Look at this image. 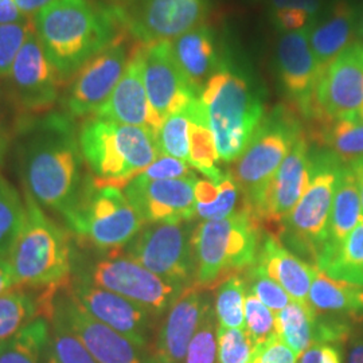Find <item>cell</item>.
I'll return each mask as SVG.
<instances>
[{"label":"cell","mask_w":363,"mask_h":363,"mask_svg":"<svg viewBox=\"0 0 363 363\" xmlns=\"http://www.w3.org/2000/svg\"><path fill=\"white\" fill-rule=\"evenodd\" d=\"M245 333L252 339L255 346L265 343L277 335L276 316L272 311L253 294L245 298Z\"/></svg>","instance_id":"40"},{"label":"cell","mask_w":363,"mask_h":363,"mask_svg":"<svg viewBox=\"0 0 363 363\" xmlns=\"http://www.w3.org/2000/svg\"><path fill=\"white\" fill-rule=\"evenodd\" d=\"M210 304L205 291L193 286L184 288L169 308L156 333L151 355L155 363H182L189 345Z\"/></svg>","instance_id":"22"},{"label":"cell","mask_w":363,"mask_h":363,"mask_svg":"<svg viewBox=\"0 0 363 363\" xmlns=\"http://www.w3.org/2000/svg\"><path fill=\"white\" fill-rule=\"evenodd\" d=\"M58 289L19 286L3 294L0 296V343L15 337L40 316L50 319Z\"/></svg>","instance_id":"27"},{"label":"cell","mask_w":363,"mask_h":363,"mask_svg":"<svg viewBox=\"0 0 363 363\" xmlns=\"http://www.w3.org/2000/svg\"><path fill=\"white\" fill-rule=\"evenodd\" d=\"M273 19L276 26L281 31H296L303 27L308 26L311 16L308 13L298 10H281L273 11Z\"/></svg>","instance_id":"48"},{"label":"cell","mask_w":363,"mask_h":363,"mask_svg":"<svg viewBox=\"0 0 363 363\" xmlns=\"http://www.w3.org/2000/svg\"><path fill=\"white\" fill-rule=\"evenodd\" d=\"M194 233L189 222L147 223L121 252L159 277L187 288L196 274Z\"/></svg>","instance_id":"11"},{"label":"cell","mask_w":363,"mask_h":363,"mask_svg":"<svg viewBox=\"0 0 363 363\" xmlns=\"http://www.w3.org/2000/svg\"><path fill=\"white\" fill-rule=\"evenodd\" d=\"M273 11L298 10L313 18L320 10V0H271Z\"/></svg>","instance_id":"49"},{"label":"cell","mask_w":363,"mask_h":363,"mask_svg":"<svg viewBox=\"0 0 363 363\" xmlns=\"http://www.w3.org/2000/svg\"><path fill=\"white\" fill-rule=\"evenodd\" d=\"M191 123H190V157L189 164L203 174L208 181L218 183L225 177L216 163L220 156L214 142V136L208 130L202 106L198 100L191 101L190 104Z\"/></svg>","instance_id":"32"},{"label":"cell","mask_w":363,"mask_h":363,"mask_svg":"<svg viewBox=\"0 0 363 363\" xmlns=\"http://www.w3.org/2000/svg\"><path fill=\"white\" fill-rule=\"evenodd\" d=\"M33 31L34 23L30 18L18 23L0 25V78H7L18 52Z\"/></svg>","instance_id":"41"},{"label":"cell","mask_w":363,"mask_h":363,"mask_svg":"<svg viewBox=\"0 0 363 363\" xmlns=\"http://www.w3.org/2000/svg\"><path fill=\"white\" fill-rule=\"evenodd\" d=\"M190 104L166 117L156 135L157 147L162 155L172 156L187 163L190 157Z\"/></svg>","instance_id":"37"},{"label":"cell","mask_w":363,"mask_h":363,"mask_svg":"<svg viewBox=\"0 0 363 363\" xmlns=\"http://www.w3.org/2000/svg\"><path fill=\"white\" fill-rule=\"evenodd\" d=\"M19 286L9 259H0V296L7 291Z\"/></svg>","instance_id":"53"},{"label":"cell","mask_w":363,"mask_h":363,"mask_svg":"<svg viewBox=\"0 0 363 363\" xmlns=\"http://www.w3.org/2000/svg\"><path fill=\"white\" fill-rule=\"evenodd\" d=\"M355 115L359 117V118H361V120L363 121V106L361 108V109H359V111H358V112H357V113H355Z\"/></svg>","instance_id":"58"},{"label":"cell","mask_w":363,"mask_h":363,"mask_svg":"<svg viewBox=\"0 0 363 363\" xmlns=\"http://www.w3.org/2000/svg\"><path fill=\"white\" fill-rule=\"evenodd\" d=\"M130 35V31L121 34L66 84L60 104L67 116L74 120L93 116L109 99L130 61L133 46Z\"/></svg>","instance_id":"12"},{"label":"cell","mask_w":363,"mask_h":363,"mask_svg":"<svg viewBox=\"0 0 363 363\" xmlns=\"http://www.w3.org/2000/svg\"><path fill=\"white\" fill-rule=\"evenodd\" d=\"M40 46L65 86L78 70L127 33L124 7L55 0L33 16Z\"/></svg>","instance_id":"2"},{"label":"cell","mask_w":363,"mask_h":363,"mask_svg":"<svg viewBox=\"0 0 363 363\" xmlns=\"http://www.w3.org/2000/svg\"><path fill=\"white\" fill-rule=\"evenodd\" d=\"M78 143L94 181L118 189L162 155L154 132L94 116L79 124Z\"/></svg>","instance_id":"4"},{"label":"cell","mask_w":363,"mask_h":363,"mask_svg":"<svg viewBox=\"0 0 363 363\" xmlns=\"http://www.w3.org/2000/svg\"><path fill=\"white\" fill-rule=\"evenodd\" d=\"M45 363H97L77 334L66 323L55 304L50 316V335Z\"/></svg>","instance_id":"35"},{"label":"cell","mask_w":363,"mask_h":363,"mask_svg":"<svg viewBox=\"0 0 363 363\" xmlns=\"http://www.w3.org/2000/svg\"><path fill=\"white\" fill-rule=\"evenodd\" d=\"M194 195L196 206L211 205L218 199L220 186L218 183H214V182L198 179L195 183Z\"/></svg>","instance_id":"50"},{"label":"cell","mask_w":363,"mask_h":363,"mask_svg":"<svg viewBox=\"0 0 363 363\" xmlns=\"http://www.w3.org/2000/svg\"><path fill=\"white\" fill-rule=\"evenodd\" d=\"M142 64L147 97L160 124L171 113L186 108L199 97L182 74L169 42L143 43Z\"/></svg>","instance_id":"20"},{"label":"cell","mask_w":363,"mask_h":363,"mask_svg":"<svg viewBox=\"0 0 363 363\" xmlns=\"http://www.w3.org/2000/svg\"><path fill=\"white\" fill-rule=\"evenodd\" d=\"M73 277L130 298L156 318L169 310L184 286L169 283L120 252L100 253L73 241Z\"/></svg>","instance_id":"8"},{"label":"cell","mask_w":363,"mask_h":363,"mask_svg":"<svg viewBox=\"0 0 363 363\" xmlns=\"http://www.w3.org/2000/svg\"><path fill=\"white\" fill-rule=\"evenodd\" d=\"M245 280L233 276L218 286L216 298V316L220 325L245 330Z\"/></svg>","instance_id":"38"},{"label":"cell","mask_w":363,"mask_h":363,"mask_svg":"<svg viewBox=\"0 0 363 363\" xmlns=\"http://www.w3.org/2000/svg\"><path fill=\"white\" fill-rule=\"evenodd\" d=\"M311 177V147L300 136L257 202L247 211L261 225L279 234L280 225L306 193Z\"/></svg>","instance_id":"15"},{"label":"cell","mask_w":363,"mask_h":363,"mask_svg":"<svg viewBox=\"0 0 363 363\" xmlns=\"http://www.w3.org/2000/svg\"><path fill=\"white\" fill-rule=\"evenodd\" d=\"M62 218L78 247L100 253L123 250L145 225L121 189L100 186L91 172Z\"/></svg>","instance_id":"6"},{"label":"cell","mask_w":363,"mask_h":363,"mask_svg":"<svg viewBox=\"0 0 363 363\" xmlns=\"http://www.w3.org/2000/svg\"><path fill=\"white\" fill-rule=\"evenodd\" d=\"M312 140L333 152L343 164L363 159V121L357 116L316 121Z\"/></svg>","instance_id":"30"},{"label":"cell","mask_w":363,"mask_h":363,"mask_svg":"<svg viewBox=\"0 0 363 363\" xmlns=\"http://www.w3.org/2000/svg\"><path fill=\"white\" fill-rule=\"evenodd\" d=\"M346 363H363V334L354 331L345 343Z\"/></svg>","instance_id":"52"},{"label":"cell","mask_w":363,"mask_h":363,"mask_svg":"<svg viewBox=\"0 0 363 363\" xmlns=\"http://www.w3.org/2000/svg\"><path fill=\"white\" fill-rule=\"evenodd\" d=\"M64 286L58 289L54 304L97 363H155L150 349L138 346L113 328L91 318L66 294Z\"/></svg>","instance_id":"18"},{"label":"cell","mask_w":363,"mask_h":363,"mask_svg":"<svg viewBox=\"0 0 363 363\" xmlns=\"http://www.w3.org/2000/svg\"><path fill=\"white\" fill-rule=\"evenodd\" d=\"M172 55L182 74L198 94L210 77L220 69V60L214 31L205 23L189 30L169 42Z\"/></svg>","instance_id":"24"},{"label":"cell","mask_w":363,"mask_h":363,"mask_svg":"<svg viewBox=\"0 0 363 363\" xmlns=\"http://www.w3.org/2000/svg\"><path fill=\"white\" fill-rule=\"evenodd\" d=\"M316 268L331 279L363 286V220L342 244L318 259Z\"/></svg>","instance_id":"31"},{"label":"cell","mask_w":363,"mask_h":363,"mask_svg":"<svg viewBox=\"0 0 363 363\" xmlns=\"http://www.w3.org/2000/svg\"><path fill=\"white\" fill-rule=\"evenodd\" d=\"M199 103L220 160L234 162L242 155L265 116L259 88L223 58L201 91Z\"/></svg>","instance_id":"3"},{"label":"cell","mask_w":363,"mask_h":363,"mask_svg":"<svg viewBox=\"0 0 363 363\" xmlns=\"http://www.w3.org/2000/svg\"><path fill=\"white\" fill-rule=\"evenodd\" d=\"M106 1H109V4H113V6H120V3L125 0H106Z\"/></svg>","instance_id":"57"},{"label":"cell","mask_w":363,"mask_h":363,"mask_svg":"<svg viewBox=\"0 0 363 363\" xmlns=\"http://www.w3.org/2000/svg\"><path fill=\"white\" fill-rule=\"evenodd\" d=\"M220 195L218 199L205 206H196V214L205 220H223L230 217L235 210L237 201L240 198V187L234 181L230 172L225 174V177L218 182Z\"/></svg>","instance_id":"44"},{"label":"cell","mask_w":363,"mask_h":363,"mask_svg":"<svg viewBox=\"0 0 363 363\" xmlns=\"http://www.w3.org/2000/svg\"><path fill=\"white\" fill-rule=\"evenodd\" d=\"M142 49L143 43L136 40L123 77L109 99L93 116L125 125L143 127L157 135L162 124L152 112L144 86Z\"/></svg>","instance_id":"23"},{"label":"cell","mask_w":363,"mask_h":363,"mask_svg":"<svg viewBox=\"0 0 363 363\" xmlns=\"http://www.w3.org/2000/svg\"><path fill=\"white\" fill-rule=\"evenodd\" d=\"M25 216L23 195L0 174V259H9Z\"/></svg>","instance_id":"36"},{"label":"cell","mask_w":363,"mask_h":363,"mask_svg":"<svg viewBox=\"0 0 363 363\" xmlns=\"http://www.w3.org/2000/svg\"><path fill=\"white\" fill-rule=\"evenodd\" d=\"M277 70L286 96L296 105L300 116L315 121L316 88L320 78L310 45V25L284 33L279 39Z\"/></svg>","instance_id":"19"},{"label":"cell","mask_w":363,"mask_h":363,"mask_svg":"<svg viewBox=\"0 0 363 363\" xmlns=\"http://www.w3.org/2000/svg\"><path fill=\"white\" fill-rule=\"evenodd\" d=\"M351 169H354L357 181H358V187H359V194H361V203H362V217H363V159H359L350 164Z\"/></svg>","instance_id":"56"},{"label":"cell","mask_w":363,"mask_h":363,"mask_svg":"<svg viewBox=\"0 0 363 363\" xmlns=\"http://www.w3.org/2000/svg\"><path fill=\"white\" fill-rule=\"evenodd\" d=\"M208 0H130L124 9L127 28L145 45L171 42L202 25Z\"/></svg>","instance_id":"16"},{"label":"cell","mask_w":363,"mask_h":363,"mask_svg":"<svg viewBox=\"0 0 363 363\" xmlns=\"http://www.w3.org/2000/svg\"><path fill=\"white\" fill-rule=\"evenodd\" d=\"M26 216L9 261L21 286L61 288L73 277V237L23 190Z\"/></svg>","instance_id":"5"},{"label":"cell","mask_w":363,"mask_h":363,"mask_svg":"<svg viewBox=\"0 0 363 363\" xmlns=\"http://www.w3.org/2000/svg\"><path fill=\"white\" fill-rule=\"evenodd\" d=\"M303 135L300 118L288 106L279 105L264 116L242 155L234 160L230 171L244 194V208H253Z\"/></svg>","instance_id":"10"},{"label":"cell","mask_w":363,"mask_h":363,"mask_svg":"<svg viewBox=\"0 0 363 363\" xmlns=\"http://www.w3.org/2000/svg\"><path fill=\"white\" fill-rule=\"evenodd\" d=\"M308 301L316 313L363 322V286L335 280L320 271L312 283Z\"/></svg>","instance_id":"29"},{"label":"cell","mask_w":363,"mask_h":363,"mask_svg":"<svg viewBox=\"0 0 363 363\" xmlns=\"http://www.w3.org/2000/svg\"><path fill=\"white\" fill-rule=\"evenodd\" d=\"M316 312L310 303L291 301L276 315L277 335L300 357L315 343Z\"/></svg>","instance_id":"33"},{"label":"cell","mask_w":363,"mask_h":363,"mask_svg":"<svg viewBox=\"0 0 363 363\" xmlns=\"http://www.w3.org/2000/svg\"><path fill=\"white\" fill-rule=\"evenodd\" d=\"M316 121L354 116L362 108V42L352 43L328 67L316 88Z\"/></svg>","instance_id":"21"},{"label":"cell","mask_w":363,"mask_h":363,"mask_svg":"<svg viewBox=\"0 0 363 363\" xmlns=\"http://www.w3.org/2000/svg\"><path fill=\"white\" fill-rule=\"evenodd\" d=\"M362 220V203L355 172L350 164H343L337 177V189L333 199L328 241L320 256L342 244Z\"/></svg>","instance_id":"28"},{"label":"cell","mask_w":363,"mask_h":363,"mask_svg":"<svg viewBox=\"0 0 363 363\" xmlns=\"http://www.w3.org/2000/svg\"><path fill=\"white\" fill-rule=\"evenodd\" d=\"M191 174L187 162L172 156L160 155L151 166L144 169L140 177L145 181H164L184 178Z\"/></svg>","instance_id":"45"},{"label":"cell","mask_w":363,"mask_h":363,"mask_svg":"<svg viewBox=\"0 0 363 363\" xmlns=\"http://www.w3.org/2000/svg\"><path fill=\"white\" fill-rule=\"evenodd\" d=\"M10 142H11V136L9 135V132L4 130V128H0V169L4 164L6 156H7V152H9Z\"/></svg>","instance_id":"55"},{"label":"cell","mask_w":363,"mask_h":363,"mask_svg":"<svg viewBox=\"0 0 363 363\" xmlns=\"http://www.w3.org/2000/svg\"><path fill=\"white\" fill-rule=\"evenodd\" d=\"M194 174L164 181H145L140 175L124 187V194L144 223H181L196 213Z\"/></svg>","instance_id":"17"},{"label":"cell","mask_w":363,"mask_h":363,"mask_svg":"<svg viewBox=\"0 0 363 363\" xmlns=\"http://www.w3.org/2000/svg\"><path fill=\"white\" fill-rule=\"evenodd\" d=\"M217 340L218 330L216 313L211 311V308H208L189 345L186 357L182 363H216Z\"/></svg>","instance_id":"39"},{"label":"cell","mask_w":363,"mask_h":363,"mask_svg":"<svg viewBox=\"0 0 363 363\" xmlns=\"http://www.w3.org/2000/svg\"><path fill=\"white\" fill-rule=\"evenodd\" d=\"M255 349L245 330L218 327V363H247Z\"/></svg>","instance_id":"42"},{"label":"cell","mask_w":363,"mask_h":363,"mask_svg":"<svg viewBox=\"0 0 363 363\" xmlns=\"http://www.w3.org/2000/svg\"><path fill=\"white\" fill-rule=\"evenodd\" d=\"M298 357L279 335L256 346L247 363H296Z\"/></svg>","instance_id":"46"},{"label":"cell","mask_w":363,"mask_h":363,"mask_svg":"<svg viewBox=\"0 0 363 363\" xmlns=\"http://www.w3.org/2000/svg\"><path fill=\"white\" fill-rule=\"evenodd\" d=\"M64 289L91 318L113 328L138 346L151 349L156 316L143 306L77 277H72Z\"/></svg>","instance_id":"14"},{"label":"cell","mask_w":363,"mask_h":363,"mask_svg":"<svg viewBox=\"0 0 363 363\" xmlns=\"http://www.w3.org/2000/svg\"><path fill=\"white\" fill-rule=\"evenodd\" d=\"M361 34H362V38H363V22H362V28H361ZM363 43V42H362Z\"/></svg>","instance_id":"60"},{"label":"cell","mask_w":363,"mask_h":363,"mask_svg":"<svg viewBox=\"0 0 363 363\" xmlns=\"http://www.w3.org/2000/svg\"><path fill=\"white\" fill-rule=\"evenodd\" d=\"M296 363H343L342 346L315 343L300 355Z\"/></svg>","instance_id":"47"},{"label":"cell","mask_w":363,"mask_h":363,"mask_svg":"<svg viewBox=\"0 0 363 363\" xmlns=\"http://www.w3.org/2000/svg\"><path fill=\"white\" fill-rule=\"evenodd\" d=\"M245 273L247 277L244 280L250 294L257 296L271 311L280 312L291 303L284 288L261 272L256 265Z\"/></svg>","instance_id":"43"},{"label":"cell","mask_w":363,"mask_h":363,"mask_svg":"<svg viewBox=\"0 0 363 363\" xmlns=\"http://www.w3.org/2000/svg\"><path fill=\"white\" fill-rule=\"evenodd\" d=\"M50 319L40 316L15 337L0 343V363H45Z\"/></svg>","instance_id":"34"},{"label":"cell","mask_w":363,"mask_h":363,"mask_svg":"<svg viewBox=\"0 0 363 363\" xmlns=\"http://www.w3.org/2000/svg\"><path fill=\"white\" fill-rule=\"evenodd\" d=\"M28 19L16 7L13 0H0V25L18 23Z\"/></svg>","instance_id":"51"},{"label":"cell","mask_w":363,"mask_h":363,"mask_svg":"<svg viewBox=\"0 0 363 363\" xmlns=\"http://www.w3.org/2000/svg\"><path fill=\"white\" fill-rule=\"evenodd\" d=\"M259 228L245 208L228 218L205 220L195 228V286L214 289L255 267L261 247Z\"/></svg>","instance_id":"7"},{"label":"cell","mask_w":363,"mask_h":363,"mask_svg":"<svg viewBox=\"0 0 363 363\" xmlns=\"http://www.w3.org/2000/svg\"><path fill=\"white\" fill-rule=\"evenodd\" d=\"M354 33L355 10L347 0H337L322 22L310 25V45L320 79L337 57L352 45Z\"/></svg>","instance_id":"26"},{"label":"cell","mask_w":363,"mask_h":363,"mask_svg":"<svg viewBox=\"0 0 363 363\" xmlns=\"http://www.w3.org/2000/svg\"><path fill=\"white\" fill-rule=\"evenodd\" d=\"M9 99L19 116L42 115L61 100L64 84L34 31L27 37L7 76Z\"/></svg>","instance_id":"13"},{"label":"cell","mask_w":363,"mask_h":363,"mask_svg":"<svg viewBox=\"0 0 363 363\" xmlns=\"http://www.w3.org/2000/svg\"><path fill=\"white\" fill-rule=\"evenodd\" d=\"M0 108H1V91H0ZM0 128H3V124H1V115H0Z\"/></svg>","instance_id":"59"},{"label":"cell","mask_w":363,"mask_h":363,"mask_svg":"<svg viewBox=\"0 0 363 363\" xmlns=\"http://www.w3.org/2000/svg\"><path fill=\"white\" fill-rule=\"evenodd\" d=\"M256 267L283 286L289 298L298 303H310V289L319 269L288 252L273 235L262 241Z\"/></svg>","instance_id":"25"},{"label":"cell","mask_w":363,"mask_h":363,"mask_svg":"<svg viewBox=\"0 0 363 363\" xmlns=\"http://www.w3.org/2000/svg\"><path fill=\"white\" fill-rule=\"evenodd\" d=\"M13 139L22 189L45 211L64 217L76 203L89 172L78 143L76 120L62 111L19 116Z\"/></svg>","instance_id":"1"},{"label":"cell","mask_w":363,"mask_h":363,"mask_svg":"<svg viewBox=\"0 0 363 363\" xmlns=\"http://www.w3.org/2000/svg\"><path fill=\"white\" fill-rule=\"evenodd\" d=\"M342 167L343 163L333 152L311 148L310 184L280 225L277 234L298 255L311 259L315 264L328 241L333 199Z\"/></svg>","instance_id":"9"},{"label":"cell","mask_w":363,"mask_h":363,"mask_svg":"<svg viewBox=\"0 0 363 363\" xmlns=\"http://www.w3.org/2000/svg\"><path fill=\"white\" fill-rule=\"evenodd\" d=\"M13 1H15L16 7L21 10V13L28 18L30 15L34 16L35 13L42 11L45 7H48L55 0H13Z\"/></svg>","instance_id":"54"}]
</instances>
